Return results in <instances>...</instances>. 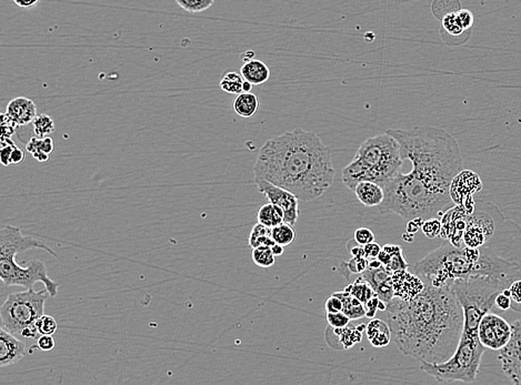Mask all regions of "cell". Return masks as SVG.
<instances>
[{"instance_id":"9","label":"cell","mask_w":521,"mask_h":385,"mask_svg":"<svg viewBox=\"0 0 521 385\" xmlns=\"http://www.w3.org/2000/svg\"><path fill=\"white\" fill-rule=\"evenodd\" d=\"M513 335V324L502 316L488 312L482 316L478 328V337L486 349L499 351L507 346Z\"/></svg>"},{"instance_id":"32","label":"cell","mask_w":521,"mask_h":385,"mask_svg":"<svg viewBox=\"0 0 521 385\" xmlns=\"http://www.w3.org/2000/svg\"><path fill=\"white\" fill-rule=\"evenodd\" d=\"M33 126H34V134L38 138L48 137L56 130V125L53 118L45 114L37 116L33 121Z\"/></svg>"},{"instance_id":"20","label":"cell","mask_w":521,"mask_h":385,"mask_svg":"<svg viewBox=\"0 0 521 385\" xmlns=\"http://www.w3.org/2000/svg\"><path fill=\"white\" fill-rule=\"evenodd\" d=\"M240 73L245 80L249 81L250 84L254 86L265 84L270 80V75H272L267 64L258 59H251L244 62V64L241 66Z\"/></svg>"},{"instance_id":"16","label":"cell","mask_w":521,"mask_h":385,"mask_svg":"<svg viewBox=\"0 0 521 385\" xmlns=\"http://www.w3.org/2000/svg\"><path fill=\"white\" fill-rule=\"evenodd\" d=\"M362 276L369 282L377 296L382 301L388 303L390 300L393 299V274L387 270L384 265L368 267L367 270L362 272Z\"/></svg>"},{"instance_id":"8","label":"cell","mask_w":521,"mask_h":385,"mask_svg":"<svg viewBox=\"0 0 521 385\" xmlns=\"http://www.w3.org/2000/svg\"><path fill=\"white\" fill-rule=\"evenodd\" d=\"M49 292L46 289L35 291L26 289L9 294L0 309L1 325L12 334L34 339L39 335L36 322L45 312V303Z\"/></svg>"},{"instance_id":"18","label":"cell","mask_w":521,"mask_h":385,"mask_svg":"<svg viewBox=\"0 0 521 385\" xmlns=\"http://www.w3.org/2000/svg\"><path fill=\"white\" fill-rule=\"evenodd\" d=\"M366 331V324L353 327L351 323L345 328H333L329 325L326 337H334L338 343L337 349L348 350L359 342H362V332Z\"/></svg>"},{"instance_id":"37","label":"cell","mask_w":521,"mask_h":385,"mask_svg":"<svg viewBox=\"0 0 521 385\" xmlns=\"http://www.w3.org/2000/svg\"><path fill=\"white\" fill-rule=\"evenodd\" d=\"M16 143L12 138H1V151H0V160L5 167L12 165V154Z\"/></svg>"},{"instance_id":"31","label":"cell","mask_w":521,"mask_h":385,"mask_svg":"<svg viewBox=\"0 0 521 385\" xmlns=\"http://www.w3.org/2000/svg\"><path fill=\"white\" fill-rule=\"evenodd\" d=\"M252 261L260 268H270L275 265L276 256L272 247L260 246L252 249Z\"/></svg>"},{"instance_id":"30","label":"cell","mask_w":521,"mask_h":385,"mask_svg":"<svg viewBox=\"0 0 521 385\" xmlns=\"http://www.w3.org/2000/svg\"><path fill=\"white\" fill-rule=\"evenodd\" d=\"M272 238L275 242L281 246H290L296 239V231L294 230V226L287 222H283L272 228Z\"/></svg>"},{"instance_id":"52","label":"cell","mask_w":521,"mask_h":385,"mask_svg":"<svg viewBox=\"0 0 521 385\" xmlns=\"http://www.w3.org/2000/svg\"><path fill=\"white\" fill-rule=\"evenodd\" d=\"M283 248H285V247L281 246V244L276 243V244H274V246L272 247V252H274V254H275L276 257H279V256H281V254L283 253Z\"/></svg>"},{"instance_id":"44","label":"cell","mask_w":521,"mask_h":385,"mask_svg":"<svg viewBox=\"0 0 521 385\" xmlns=\"http://www.w3.org/2000/svg\"><path fill=\"white\" fill-rule=\"evenodd\" d=\"M353 239L362 244V246H366L368 243L375 241V233L368 228H359L355 231V237Z\"/></svg>"},{"instance_id":"38","label":"cell","mask_w":521,"mask_h":385,"mask_svg":"<svg viewBox=\"0 0 521 385\" xmlns=\"http://www.w3.org/2000/svg\"><path fill=\"white\" fill-rule=\"evenodd\" d=\"M421 229H423V235H426L429 239H434V238L440 237L441 220H439L438 218L425 220Z\"/></svg>"},{"instance_id":"39","label":"cell","mask_w":521,"mask_h":385,"mask_svg":"<svg viewBox=\"0 0 521 385\" xmlns=\"http://www.w3.org/2000/svg\"><path fill=\"white\" fill-rule=\"evenodd\" d=\"M0 118H1V138H12L17 132L19 125L12 120L6 112L1 114Z\"/></svg>"},{"instance_id":"15","label":"cell","mask_w":521,"mask_h":385,"mask_svg":"<svg viewBox=\"0 0 521 385\" xmlns=\"http://www.w3.org/2000/svg\"><path fill=\"white\" fill-rule=\"evenodd\" d=\"M26 355V344L6 329H0V366H12L23 360Z\"/></svg>"},{"instance_id":"3","label":"cell","mask_w":521,"mask_h":385,"mask_svg":"<svg viewBox=\"0 0 521 385\" xmlns=\"http://www.w3.org/2000/svg\"><path fill=\"white\" fill-rule=\"evenodd\" d=\"M335 174L331 149L316 134L300 128L267 140L254 165V180L272 182L305 202L321 197Z\"/></svg>"},{"instance_id":"19","label":"cell","mask_w":521,"mask_h":385,"mask_svg":"<svg viewBox=\"0 0 521 385\" xmlns=\"http://www.w3.org/2000/svg\"><path fill=\"white\" fill-rule=\"evenodd\" d=\"M357 199L364 207H379L385 199L384 188L373 181L359 182L355 188Z\"/></svg>"},{"instance_id":"13","label":"cell","mask_w":521,"mask_h":385,"mask_svg":"<svg viewBox=\"0 0 521 385\" xmlns=\"http://www.w3.org/2000/svg\"><path fill=\"white\" fill-rule=\"evenodd\" d=\"M467 210L463 206L454 204L441 215V232L440 237L448 241L452 246L461 248L463 246V232L467 224Z\"/></svg>"},{"instance_id":"48","label":"cell","mask_w":521,"mask_h":385,"mask_svg":"<svg viewBox=\"0 0 521 385\" xmlns=\"http://www.w3.org/2000/svg\"><path fill=\"white\" fill-rule=\"evenodd\" d=\"M381 249L382 248H381L380 244L375 242V241L368 243V244L364 246V257L367 259H376V258H378Z\"/></svg>"},{"instance_id":"51","label":"cell","mask_w":521,"mask_h":385,"mask_svg":"<svg viewBox=\"0 0 521 385\" xmlns=\"http://www.w3.org/2000/svg\"><path fill=\"white\" fill-rule=\"evenodd\" d=\"M40 0H14V3L20 8H33L39 3Z\"/></svg>"},{"instance_id":"46","label":"cell","mask_w":521,"mask_h":385,"mask_svg":"<svg viewBox=\"0 0 521 385\" xmlns=\"http://www.w3.org/2000/svg\"><path fill=\"white\" fill-rule=\"evenodd\" d=\"M458 16H459L460 21L463 24L465 30H469V29L474 25L475 17L473 12L468 9H459L457 12Z\"/></svg>"},{"instance_id":"14","label":"cell","mask_w":521,"mask_h":385,"mask_svg":"<svg viewBox=\"0 0 521 385\" xmlns=\"http://www.w3.org/2000/svg\"><path fill=\"white\" fill-rule=\"evenodd\" d=\"M426 285L418 274H412L407 271L397 270L393 272L394 296L410 301L423 292Z\"/></svg>"},{"instance_id":"12","label":"cell","mask_w":521,"mask_h":385,"mask_svg":"<svg viewBox=\"0 0 521 385\" xmlns=\"http://www.w3.org/2000/svg\"><path fill=\"white\" fill-rule=\"evenodd\" d=\"M255 183L258 190L266 197L268 202L276 204L283 210L285 222L292 226H296L298 215H299L298 213L299 199L288 190L278 187L276 184L266 181V180H255Z\"/></svg>"},{"instance_id":"1","label":"cell","mask_w":521,"mask_h":385,"mask_svg":"<svg viewBox=\"0 0 521 385\" xmlns=\"http://www.w3.org/2000/svg\"><path fill=\"white\" fill-rule=\"evenodd\" d=\"M400 145L403 159L412 162L409 173H398L384 187L381 213H395L405 219L438 218L454 207L451 182L463 171V156L457 140L436 127H414L409 130L388 129Z\"/></svg>"},{"instance_id":"45","label":"cell","mask_w":521,"mask_h":385,"mask_svg":"<svg viewBox=\"0 0 521 385\" xmlns=\"http://www.w3.org/2000/svg\"><path fill=\"white\" fill-rule=\"evenodd\" d=\"M342 307H344V305H342V300H340L339 296H335V294L329 296L325 303V309L327 313L340 312V311H342Z\"/></svg>"},{"instance_id":"28","label":"cell","mask_w":521,"mask_h":385,"mask_svg":"<svg viewBox=\"0 0 521 385\" xmlns=\"http://www.w3.org/2000/svg\"><path fill=\"white\" fill-rule=\"evenodd\" d=\"M345 291L357 298L359 301H362L364 305L366 302L369 301L373 296H377L373 287L370 285L367 280L364 279V276H359L353 285H348L346 287Z\"/></svg>"},{"instance_id":"4","label":"cell","mask_w":521,"mask_h":385,"mask_svg":"<svg viewBox=\"0 0 521 385\" xmlns=\"http://www.w3.org/2000/svg\"><path fill=\"white\" fill-rule=\"evenodd\" d=\"M415 271L425 285L434 287L450 285L456 280L470 276H489L506 285L508 282L504 269L484 256L480 249L457 248L448 241L416 263Z\"/></svg>"},{"instance_id":"6","label":"cell","mask_w":521,"mask_h":385,"mask_svg":"<svg viewBox=\"0 0 521 385\" xmlns=\"http://www.w3.org/2000/svg\"><path fill=\"white\" fill-rule=\"evenodd\" d=\"M404 161L400 145L390 134H377L364 140L356 156L342 171V180L348 189L355 190L362 181H373L384 188L403 171Z\"/></svg>"},{"instance_id":"2","label":"cell","mask_w":521,"mask_h":385,"mask_svg":"<svg viewBox=\"0 0 521 385\" xmlns=\"http://www.w3.org/2000/svg\"><path fill=\"white\" fill-rule=\"evenodd\" d=\"M385 312L391 338L406 357L441 363L457 350L463 334V310L452 285H426L410 301L394 296Z\"/></svg>"},{"instance_id":"22","label":"cell","mask_w":521,"mask_h":385,"mask_svg":"<svg viewBox=\"0 0 521 385\" xmlns=\"http://www.w3.org/2000/svg\"><path fill=\"white\" fill-rule=\"evenodd\" d=\"M378 260L382 263L385 268L390 271L391 274L397 270L409 268V265L407 262L404 253H403V249H401V247L396 246V244H386L384 248L381 249Z\"/></svg>"},{"instance_id":"27","label":"cell","mask_w":521,"mask_h":385,"mask_svg":"<svg viewBox=\"0 0 521 385\" xmlns=\"http://www.w3.org/2000/svg\"><path fill=\"white\" fill-rule=\"evenodd\" d=\"M274 244L276 242L272 238V228L258 222L250 232L249 246L254 249L260 246L272 247Z\"/></svg>"},{"instance_id":"29","label":"cell","mask_w":521,"mask_h":385,"mask_svg":"<svg viewBox=\"0 0 521 385\" xmlns=\"http://www.w3.org/2000/svg\"><path fill=\"white\" fill-rule=\"evenodd\" d=\"M244 84L245 79L241 73L228 71L222 75L219 86L222 91L231 93V95H239L241 92H244Z\"/></svg>"},{"instance_id":"26","label":"cell","mask_w":521,"mask_h":385,"mask_svg":"<svg viewBox=\"0 0 521 385\" xmlns=\"http://www.w3.org/2000/svg\"><path fill=\"white\" fill-rule=\"evenodd\" d=\"M335 296H339L340 300L342 301V312H345L351 320H358V319L364 318L366 316V309H364V303L362 301H359L357 298L351 296L347 291H342V292H336Z\"/></svg>"},{"instance_id":"7","label":"cell","mask_w":521,"mask_h":385,"mask_svg":"<svg viewBox=\"0 0 521 385\" xmlns=\"http://www.w3.org/2000/svg\"><path fill=\"white\" fill-rule=\"evenodd\" d=\"M485 352L478 333L463 331L457 350L450 359L441 363L421 362V370L439 382H474Z\"/></svg>"},{"instance_id":"36","label":"cell","mask_w":521,"mask_h":385,"mask_svg":"<svg viewBox=\"0 0 521 385\" xmlns=\"http://www.w3.org/2000/svg\"><path fill=\"white\" fill-rule=\"evenodd\" d=\"M510 299H511V309L521 312V279L515 280L509 285Z\"/></svg>"},{"instance_id":"33","label":"cell","mask_w":521,"mask_h":385,"mask_svg":"<svg viewBox=\"0 0 521 385\" xmlns=\"http://www.w3.org/2000/svg\"><path fill=\"white\" fill-rule=\"evenodd\" d=\"M457 12H448V14H445L441 18L443 29L447 34L450 35V36L458 37L460 35H463V31H465Z\"/></svg>"},{"instance_id":"34","label":"cell","mask_w":521,"mask_h":385,"mask_svg":"<svg viewBox=\"0 0 521 385\" xmlns=\"http://www.w3.org/2000/svg\"><path fill=\"white\" fill-rule=\"evenodd\" d=\"M177 5L187 12H202L211 8L215 0H176Z\"/></svg>"},{"instance_id":"43","label":"cell","mask_w":521,"mask_h":385,"mask_svg":"<svg viewBox=\"0 0 521 385\" xmlns=\"http://www.w3.org/2000/svg\"><path fill=\"white\" fill-rule=\"evenodd\" d=\"M495 307H498L499 310L507 311L511 309V299H510L509 289L506 287L504 290L500 291L497 294L495 300Z\"/></svg>"},{"instance_id":"50","label":"cell","mask_w":521,"mask_h":385,"mask_svg":"<svg viewBox=\"0 0 521 385\" xmlns=\"http://www.w3.org/2000/svg\"><path fill=\"white\" fill-rule=\"evenodd\" d=\"M24 159H25V154H24V151L21 150L18 145H15L12 154V163H14V165H19L20 162L23 161Z\"/></svg>"},{"instance_id":"23","label":"cell","mask_w":521,"mask_h":385,"mask_svg":"<svg viewBox=\"0 0 521 385\" xmlns=\"http://www.w3.org/2000/svg\"><path fill=\"white\" fill-rule=\"evenodd\" d=\"M26 149L29 154H33L35 159L39 162H45L55 151V141L51 136L38 138L34 134L28 143H26Z\"/></svg>"},{"instance_id":"10","label":"cell","mask_w":521,"mask_h":385,"mask_svg":"<svg viewBox=\"0 0 521 385\" xmlns=\"http://www.w3.org/2000/svg\"><path fill=\"white\" fill-rule=\"evenodd\" d=\"M482 189V182L480 177L471 170H463L454 177L451 182L450 197L454 204L463 206L467 213H474L476 209L475 193L479 192Z\"/></svg>"},{"instance_id":"54","label":"cell","mask_w":521,"mask_h":385,"mask_svg":"<svg viewBox=\"0 0 521 385\" xmlns=\"http://www.w3.org/2000/svg\"><path fill=\"white\" fill-rule=\"evenodd\" d=\"M254 84H250L249 81L245 80L244 84V92H250L252 89Z\"/></svg>"},{"instance_id":"24","label":"cell","mask_w":521,"mask_h":385,"mask_svg":"<svg viewBox=\"0 0 521 385\" xmlns=\"http://www.w3.org/2000/svg\"><path fill=\"white\" fill-rule=\"evenodd\" d=\"M233 110L242 118H250L255 115L259 108V98L255 93L241 92L233 100Z\"/></svg>"},{"instance_id":"53","label":"cell","mask_w":521,"mask_h":385,"mask_svg":"<svg viewBox=\"0 0 521 385\" xmlns=\"http://www.w3.org/2000/svg\"><path fill=\"white\" fill-rule=\"evenodd\" d=\"M254 56H255V53H254V51H247L244 55H241V59L244 60V62H248V60L254 59Z\"/></svg>"},{"instance_id":"47","label":"cell","mask_w":521,"mask_h":385,"mask_svg":"<svg viewBox=\"0 0 521 385\" xmlns=\"http://www.w3.org/2000/svg\"><path fill=\"white\" fill-rule=\"evenodd\" d=\"M37 346L42 351H51L56 346V342L53 340V335L42 334L38 338Z\"/></svg>"},{"instance_id":"49","label":"cell","mask_w":521,"mask_h":385,"mask_svg":"<svg viewBox=\"0 0 521 385\" xmlns=\"http://www.w3.org/2000/svg\"><path fill=\"white\" fill-rule=\"evenodd\" d=\"M423 222H425V219L423 218L412 219L408 226H407V233H409L412 235H415V233L419 231L421 228H423Z\"/></svg>"},{"instance_id":"21","label":"cell","mask_w":521,"mask_h":385,"mask_svg":"<svg viewBox=\"0 0 521 385\" xmlns=\"http://www.w3.org/2000/svg\"><path fill=\"white\" fill-rule=\"evenodd\" d=\"M364 332L367 334L368 341L375 348H385L393 341L389 324L380 319H373L366 325Z\"/></svg>"},{"instance_id":"5","label":"cell","mask_w":521,"mask_h":385,"mask_svg":"<svg viewBox=\"0 0 521 385\" xmlns=\"http://www.w3.org/2000/svg\"><path fill=\"white\" fill-rule=\"evenodd\" d=\"M30 249H42L53 257L56 252L42 241L24 235L19 228L3 226L0 230V279L8 285H19L26 289H33L35 283L42 282L49 296L55 298L58 294L59 285L49 278L45 263L39 260H33L26 267L16 262V256Z\"/></svg>"},{"instance_id":"11","label":"cell","mask_w":521,"mask_h":385,"mask_svg":"<svg viewBox=\"0 0 521 385\" xmlns=\"http://www.w3.org/2000/svg\"><path fill=\"white\" fill-rule=\"evenodd\" d=\"M498 360L506 377L521 385V320L513 322V335L507 346L499 350Z\"/></svg>"},{"instance_id":"41","label":"cell","mask_w":521,"mask_h":385,"mask_svg":"<svg viewBox=\"0 0 521 385\" xmlns=\"http://www.w3.org/2000/svg\"><path fill=\"white\" fill-rule=\"evenodd\" d=\"M327 321L333 328H345L351 324V318L345 312L327 313Z\"/></svg>"},{"instance_id":"35","label":"cell","mask_w":521,"mask_h":385,"mask_svg":"<svg viewBox=\"0 0 521 385\" xmlns=\"http://www.w3.org/2000/svg\"><path fill=\"white\" fill-rule=\"evenodd\" d=\"M36 327L40 335H53L57 332V330H58V323H57L56 319L53 318V316L42 314L38 319V321L36 322Z\"/></svg>"},{"instance_id":"42","label":"cell","mask_w":521,"mask_h":385,"mask_svg":"<svg viewBox=\"0 0 521 385\" xmlns=\"http://www.w3.org/2000/svg\"><path fill=\"white\" fill-rule=\"evenodd\" d=\"M347 267L351 274H362L367 270L368 259L364 256H356L347 263Z\"/></svg>"},{"instance_id":"40","label":"cell","mask_w":521,"mask_h":385,"mask_svg":"<svg viewBox=\"0 0 521 385\" xmlns=\"http://www.w3.org/2000/svg\"><path fill=\"white\" fill-rule=\"evenodd\" d=\"M364 305L366 309V316L370 319L375 318L377 311H385L387 307L386 302L382 301L378 296H373Z\"/></svg>"},{"instance_id":"25","label":"cell","mask_w":521,"mask_h":385,"mask_svg":"<svg viewBox=\"0 0 521 385\" xmlns=\"http://www.w3.org/2000/svg\"><path fill=\"white\" fill-rule=\"evenodd\" d=\"M257 219L259 224L274 228V226L285 222V213H283V210L281 207L268 202V204H264L263 207L259 208Z\"/></svg>"},{"instance_id":"17","label":"cell","mask_w":521,"mask_h":385,"mask_svg":"<svg viewBox=\"0 0 521 385\" xmlns=\"http://www.w3.org/2000/svg\"><path fill=\"white\" fill-rule=\"evenodd\" d=\"M6 114L19 126H26L33 123L37 117L36 104L26 97H17L9 101Z\"/></svg>"}]
</instances>
